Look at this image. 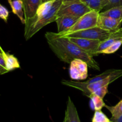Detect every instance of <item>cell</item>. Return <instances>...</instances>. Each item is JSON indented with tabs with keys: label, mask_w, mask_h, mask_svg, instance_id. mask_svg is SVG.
Listing matches in <instances>:
<instances>
[{
	"label": "cell",
	"mask_w": 122,
	"mask_h": 122,
	"mask_svg": "<svg viewBox=\"0 0 122 122\" xmlns=\"http://www.w3.org/2000/svg\"><path fill=\"white\" fill-rule=\"evenodd\" d=\"M110 120L114 122H122V114L118 118H114V119H111Z\"/></svg>",
	"instance_id": "4316f807"
},
{
	"label": "cell",
	"mask_w": 122,
	"mask_h": 122,
	"mask_svg": "<svg viewBox=\"0 0 122 122\" xmlns=\"http://www.w3.org/2000/svg\"><path fill=\"white\" fill-rule=\"evenodd\" d=\"M91 10L81 1L63 3L57 13V17L61 16H71L80 18Z\"/></svg>",
	"instance_id": "5b68a950"
},
{
	"label": "cell",
	"mask_w": 122,
	"mask_h": 122,
	"mask_svg": "<svg viewBox=\"0 0 122 122\" xmlns=\"http://www.w3.org/2000/svg\"><path fill=\"white\" fill-rule=\"evenodd\" d=\"M23 4L25 22L35 15L37 10L42 4V0H21Z\"/></svg>",
	"instance_id": "30bf717a"
},
{
	"label": "cell",
	"mask_w": 122,
	"mask_h": 122,
	"mask_svg": "<svg viewBox=\"0 0 122 122\" xmlns=\"http://www.w3.org/2000/svg\"><path fill=\"white\" fill-rule=\"evenodd\" d=\"M50 1V0H42V3H43V2H46V1Z\"/></svg>",
	"instance_id": "f1b7e54d"
},
{
	"label": "cell",
	"mask_w": 122,
	"mask_h": 122,
	"mask_svg": "<svg viewBox=\"0 0 122 122\" xmlns=\"http://www.w3.org/2000/svg\"><path fill=\"white\" fill-rule=\"evenodd\" d=\"M107 1L108 2V4L104 8V11L110 9L112 7L122 6V0H107Z\"/></svg>",
	"instance_id": "d4e9b609"
},
{
	"label": "cell",
	"mask_w": 122,
	"mask_h": 122,
	"mask_svg": "<svg viewBox=\"0 0 122 122\" xmlns=\"http://www.w3.org/2000/svg\"><path fill=\"white\" fill-rule=\"evenodd\" d=\"M63 122H81L76 106L70 96H68L65 117Z\"/></svg>",
	"instance_id": "7c38bea8"
},
{
	"label": "cell",
	"mask_w": 122,
	"mask_h": 122,
	"mask_svg": "<svg viewBox=\"0 0 122 122\" xmlns=\"http://www.w3.org/2000/svg\"><path fill=\"white\" fill-rule=\"evenodd\" d=\"M108 85H107V86L100 87V88L94 91L92 93V94H95V95L98 96L100 97V98L103 99L105 97V96L106 95V94L108 93Z\"/></svg>",
	"instance_id": "603a6c76"
},
{
	"label": "cell",
	"mask_w": 122,
	"mask_h": 122,
	"mask_svg": "<svg viewBox=\"0 0 122 122\" xmlns=\"http://www.w3.org/2000/svg\"><path fill=\"white\" fill-rule=\"evenodd\" d=\"M62 4L63 0H50L40 5L35 15L25 22L24 36L26 40L32 38L48 24L56 22Z\"/></svg>",
	"instance_id": "7a4b0ae2"
},
{
	"label": "cell",
	"mask_w": 122,
	"mask_h": 122,
	"mask_svg": "<svg viewBox=\"0 0 122 122\" xmlns=\"http://www.w3.org/2000/svg\"><path fill=\"white\" fill-rule=\"evenodd\" d=\"M2 48H1V45H0V51H1V50H2Z\"/></svg>",
	"instance_id": "f546056e"
},
{
	"label": "cell",
	"mask_w": 122,
	"mask_h": 122,
	"mask_svg": "<svg viewBox=\"0 0 122 122\" xmlns=\"http://www.w3.org/2000/svg\"><path fill=\"white\" fill-rule=\"evenodd\" d=\"M105 107L112 114L111 119L118 118L122 114V100L114 106H108L106 105Z\"/></svg>",
	"instance_id": "d6986e66"
},
{
	"label": "cell",
	"mask_w": 122,
	"mask_h": 122,
	"mask_svg": "<svg viewBox=\"0 0 122 122\" xmlns=\"http://www.w3.org/2000/svg\"><path fill=\"white\" fill-rule=\"evenodd\" d=\"M100 13L95 11H90L80 17L77 21L67 31L61 33L48 32L46 33L52 37H64L66 35L97 26Z\"/></svg>",
	"instance_id": "277c9868"
},
{
	"label": "cell",
	"mask_w": 122,
	"mask_h": 122,
	"mask_svg": "<svg viewBox=\"0 0 122 122\" xmlns=\"http://www.w3.org/2000/svg\"><path fill=\"white\" fill-rule=\"evenodd\" d=\"M122 20H118L108 17L99 16L97 26L108 31H117L121 28Z\"/></svg>",
	"instance_id": "9c48e42d"
},
{
	"label": "cell",
	"mask_w": 122,
	"mask_h": 122,
	"mask_svg": "<svg viewBox=\"0 0 122 122\" xmlns=\"http://www.w3.org/2000/svg\"><path fill=\"white\" fill-rule=\"evenodd\" d=\"M50 49L60 61L70 63L73 60L79 59L88 63L95 70H100V65L93 58L92 55L81 49L66 37H52L47 33L45 35Z\"/></svg>",
	"instance_id": "6da1fadb"
},
{
	"label": "cell",
	"mask_w": 122,
	"mask_h": 122,
	"mask_svg": "<svg viewBox=\"0 0 122 122\" xmlns=\"http://www.w3.org/2000/svg\"><path fill=\"white\" fill-rule=\"evenodd\" d=\"M79 18L71 16L64 15L57 17L56 22L58 28V33H61L70 29Z\"/></svg>",
	"instance_id": "8fae6325"
},
{
	"label": "cell",
	"mask_w": 122,
	"mask_h": 122,
	"mask_svg": "<svg viewBox=\"0 0 122 122\" xmlns=\"http://www.w3.org/2000/svg\"><path fill=\"white\" fill-rule=\"evenodd\" d=\"M122 39V28H120L119 29L117 30V31L113 32L112 34L111 35L110 37L108 38V39H106V40L101 41L100 43V45L98 47L97 51V55H99L101 54V51H103L104 49H107V47L113 44L117 41L120 40Z\"/></svg>",
	"instance_id": "4fadbf2b"
},
{
	"label": "cell",
	"mask_w": 122,
	"mask_h": 122,
	"mask_svg": "<svg viewBox=\"0 0 122 122\" xmlns=\"http://www.w3.org/2000/svg\"><path fill=\"white\" fill-rule=\"evenodd\" d=\"M91 10L95 11L100 13L107 5L108 2L107 0H80Z\"/></svg>",
	"instance_id": "2e32d148"
},
{
	"label": "cell",
	"mask_w": 122,
	"mask_h": 122,
	"mask_svg": "<svg viewBox=\"0 0 122 122\" xmlns=\"http://www.w3.org/2000/svg\"><path fill=\"white\" fill-rule=\"evenodd\" d=\"M69 75L74 80H83L88 77V65L83 60L76 59L71 61L70 63Z\"/></svg>",
	"instance_id": "52a82bcc"
},
{
	"label": "cell",
	"mask_w": 122,
	"mask_h": 122,
	"mask_svg": "<svg viewBox=\"0 0 122 122\" xmlns=\"http://www.w3.org/2000/svg\"><path fill=\"white\" fill-rule=\"evenodd\" d=\"M110 120L101 110H97L93 116L92 122H110Z\"/></svg>",
	"instance_id": "44dd1931"
},
{
	"label": "cell",
	"mask_w": 122,
	"mask_h": 122,
	"mask_svg": "<svg viewBox=\"0 0 122 122\" xmlns=\"http://www.w3.org/2000/svg\"><path fill=\"white\" fill-rule=\"evenodd\" d=\"M80 1V0H63V3H66V2H74V1Z\"/></svg>",
	"instance_id": "83f0119b"
},
{
	"label": "cell",
	"mask_w": 122,
	"mask_h": 122,
	"mask_svg": "<svg viewBox=\"0 0 122 122\" xmlns=\"http://www.w3.org/2000/svg\"><path fill=\"white\" fill-rule=\"evenodd\" d=\"M110 122H112V121H110Z\"/></svg>",
	"instance_id": "4dcf8cb0"
},
{
	"label": "cell",
	"mask_w": 122,
	"mask_h": 122,
	"mask_svg": "<svg viewBox=\"0 0 122 122\" xmlns=\"http://www.w3.org/2000/svg\"><path fill=\"white\" fill-rule=\"evenodd\" d=\"M89 98L91 99L89 105L92 110H94L95 111L101 110L106 105L103 99L98 96L95 95V94H91Z\"/></svg>",
	"instance_id": "ac0fdd59"
},
{
	"label": "cell",
	"mask_w": 122,
	"mask_h": 122,
	"mask_svg": "<svg viewBox=\"0 0 122 122\" xmlns=\"http://www.w3.org/2000/svg\"><path fill=\"white\" fill-rule=\"evenodd\" d=\"M122 45V39L120 40L117 41L116 42H115L114 43H113V44H112L111 45H110L108 47H107V49H104L103 51H101V54H112L116 52L120 47Z\"/></svg>",
	"instance_id": "7402d4cb"
},
{
	"label": "cell",
	"mask_w": 122,
	"mask_h": 122,
	"mask_svg": "<svg viewBox=\"0 0 122 122\" xmlns=\"http://www.w3.org/2000/svg\"><path fill=\"white\" fill-rule=\"evenodd\" d=\"M70 41L73 43L81 49L88 53L93 56H96L98 47L101 43V41L97 39H91L82 38H68Z\"/></svg>",
	"instance_id": "ba28073f"
},
{
	"label": "cell",
	"mask_w": 122,
	"mask_h": 122,
	"mask_svg": "<svg viewBox=\"0 0 122 122\" xmlns=\"http://www.w3.org/2000/svg\"><path fill=\"white\" fill-rule=\"evenodd\" d=\"M1 52L2 53L5 63V67L8 72L13 71L17 68H20V63L17 58L15 57L14 55H11L8 53H6L5 51H4L3 49L1 50Z\"/></svg>",
	"instance_id": "9a60e30c"
},
{
	"label": "cell",
	"mask_w": 122,
	"mask_h": 122,
	"mask_svg": "<svg viewBox=\"0 0 122 122\" xmlns=\"http://www.w3.org/2000/svg\"><path fill=\"white\" fill-rule=\"evenodd\" d=\"M7 1L11 8L13 14H15L20 19L23 24H25L23 1L21 0H7Z\"/></svg>",
	"instance_id": "5bb4252c"
},
{
	"label": "cell",
	"mask_w": 122,
	"mask_h": 122,
	"mask_svg": "<svg viewBox=\"0 0 122 122\" xmlns=\"http://www.w3.org/2000/svg\"><path fill=\"white\" fill-rule=\"evenodd\" d=\"M122 76V69H115L112 74L102 80L89 84H84L82 81H73V80H65L61 81V83L63 85L72 87L81 91L85 95L89 97L92 93L98 89L103 86L109 85L113 81L119 78Z\"/></svg>",
	"instance_id": "3957f363"
},
{
	"label": "cell",
	"mask_w": 122,
	"mask_h": 122,
	"mask_svg": "<svg viewBox=\"0 0 122 122\" xmlns=\"http://www.w3.org/2000/svg\"><path fill=\"white\" fill-rule=\"evenodd\" d=\"M7 72H8V71L5 67V63L3 56L2 55V53L0 51V75L5 74Z\"/></svg>",
	"instance_id": "484cf974"
},
{
	"label": "cell",
	"mask_w": 122,
	"mask_h": 122,
	"mask_svg": "<svg viewBox=\"0 0 122 122\" xmlns=\"http://www.w3.org/2000/svg\"><path fill=\"white\" fill-rule=\"evenodd\" d=\"M9 13L8 9L0 4V19H2L5 23H7L9 17Z\"/></svg>",
	"instance_id": "cb8c5ba5"
},
{
	"label": "cell",
	"mask_w": 122,
	"mask_h": 122,
	"mask_svg": "<svg viewBox=\"0 0 122 122\" xmlns=\"http://www.w3.org/2000/svg\"><path fill=\"white\" fill-rule=\"evenodd\" d=\"M100 16L108 17L118 20H122V6L112 7L110 9L100 12Z\"/></svg>",
	"instance_id": "e0dca14e"
},
{
	"label": "cell",
	"mask_w": 122,
	"mask_h": 122,
	"mask_svg": "<svg viewBox=\"0 0 122 122\" xmlns=\"http://www.w3.org/2000/svg\"><path fill=\"white\" fill-rule=\"evenodd\" d=\"M115 69H108V70H106V71H104V72L101 73L100 75H98L97 76L94 77L92 78H91L89 80H87L86 81H82L84 84H89L94 83L97 82V81H100V80H102L103 79L106 78V77H107L108 76H109L110 74H112L113 72L114 71Z\"/></svg>",
	"instance_id": "ffe728a7"
},
{
	"label": "cell",
	"mask_w": 122,
	"mask_h": 122,
	"mask_svg": "<svg viewBox=\"0 0 122 122\" xmlns=\"http://www.w3.org/2000/svg\"><path fill=\"white\" fill-rule=\"evenodd\" d=\"M113 32L106 31V30L102 29L98 26H95V27L92 28H89L85 30H83V31L70 33L67 35H66L64 37L87 38V39H97V40L103 41L108 39L112 34Z\"/></svg>",
	"instance_id": "8992f818"
}]
</instances>
